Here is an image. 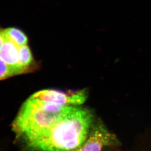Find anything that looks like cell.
Segmentation results:
<instances>
[{"mask_svg":"<svg viewBox=\"0 0 151 151\" xmlns=\"http://www.w3.org/2000/svg\"><path fill=\"white\" fill-rule=\"evenodd\" d=\"M6 39L18 47L27 45L28 39L22 31L15 27H9L4 30Z\"/></svg>","mask_w":151,"mask_h":151,"instance_id":"cell-5","label":"cell"},{"mask_svg":"<svg viewBox=\"0 0 151 151\" xmlns=\"http://www.w3.org/2000/svg\"><path fill=\"white\" fill-rule=\"evenodd\" d=\"M65 107L34 93L22 106L12 124L13 131L24 143L33 139L48 131Z\"/></svg>","mask_w":151,"mask_h":151,"instance_id":"cell-2","label":"cell"},{"mask_svg":"<svg viewBox=\"0 0 151 151\" xmlns=\"http://www.w3.org/2000/svg\"><path fill=\"white\" fill-rule=\"evenodd\" d=\"M6 39V37L4 33V30H1L0 29V49L4 44Z\"/></svg>","mask_w":151,"mask_h":151,"instance_id":"cell-8","label":"cell"},{"mask_svg":"<svg viewBox=\"0 0 151 151\" xmlns=\"http://www.w3.org/2000/svg\"><path fill=\"white\" fill-rule=\"evenodd\" d=\"M94 120L87 109L67 106L48 131L24 144L29 151H75L86 141Z\"/></svg>","mask_w":151,"mask_h":151,"instance_id":"cell-1","label":"cell"},{"mask_svg":"<svg viewBox=\"0 0 151 151\" xmlns=\"http://www.w3.org/2000/svg\"><path fill=\"white\" fill-rule=\"evenodd\" d=\"M19 63L20 66L26 73L33 70L34 59L31 50L27 45L19 47Z\"/></svg>","mask_w":151,"mask_h":151,"instance_id":"cell-6","label":"cell"},{"mask_svg":"<svg viewBox=\"0 0 151 151\" xmlns=\"http://www.w3.org/2000/svg\"><path fill=\"white\" fill-rule=\"evenodd\" d=\"M20 74L15 68L9 66L0 59V80Z\"/></svg>","mask_w":151,"mask_h":151,"instance_id":"cell-7","label":"cell"},{"mask_svg":"<svg viewBox=\"0 0 151 151\" xmlns=\"http://www.w3.org/2000/svg\"><path fill=\"white\" fill-rule=\"evenodd\" d=\"M19 47L6 39L0 49V59L9 66L15 68L20 74L25 73V70L19 63Z\"/></svg>","mask_w":151,"mask_h":151,"instance_id":"cell-4","label":"cell"},{"mask_svg":"<svg viewBox=\"0 0 151 151\" xmlns=\"http://www.w3.org/2000/svg\"><path fill=\"white\" fill-rule=\"evenodd\" d=\"M121 145L117 137L99 119L94 120L86 141L74 151H115Z\"/></svg>","mask_w":151,"mask_h":151,"instance_id":"cell-3","label":"cell"}]
</instances>
